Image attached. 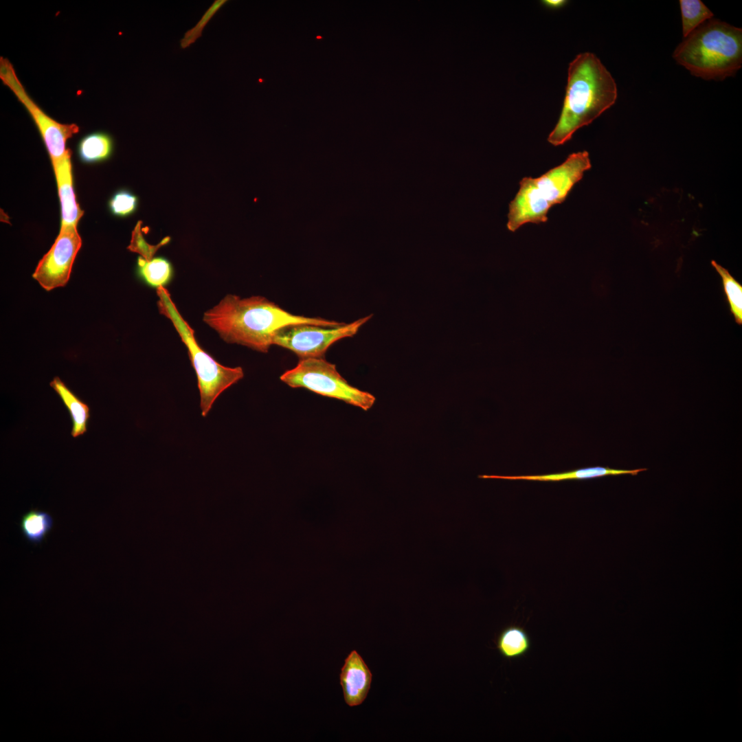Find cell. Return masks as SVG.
I'll return each mask as SVG.
<instances>
[{"mask_svg": "<svg viewBox=\"0 0 742 742\" xmlns=\"http://www.w3.org/2000/svg\"><path fill=\"white\" fill-rule=\"evenodd\" d=\"M280 379L291 387L305 388L366 411L373 406L376 400L372 394L349 384L336 366L323 357L300 359L297 364L285 371Z\"/></svg>", "mask_w": 742, "mask_h": 742, "instance_id": "cell-6", "label": "cell"}, {"mask_svg": "<svg viewBox=\"0 0 742 742\" xmlns=\"http://www.w3.org/2000/svg\"><path fill=\"white\" fill-rule=\"evenodd\" d=\"M81 245L77 227H60L54 244L38 263L33 278L48 291L64 286Z\"/></svg>", "mask_w": 742, "mask_h": 742, "instance_id": "cell-9", "label": "cell"}, {"mask_svg": "<svg viewBox=\"0 0 742 742\" xmlns=\"http://www.w3.org/2000/svg\"><path fill=\"white\" fill-rule=\"evenodd\" d=\"M157 294L159 313L171 321L188 349L196 375L201 415L205 417L218 396L243 378V370L241 367H227L216 361L199 344L194 330L177 310L168 290L163 286L159 287Z\"/></svg>", "mask_w": 742, "mask_h": 742, "instance_id": "cell-5", "label": "cell"}, {"mask_svg": "<svg viewBox=\"0 0 742 742\" xmlns=\"http://www.w3.org/2000/svg\"><path fill=\"white\" fill-rule=\"evenodd\" d=\"M139 225L140 224L138 223L133 232L132 240L128 248L131 251L140 254L144 258L150 260L153 258V256L159 247L166 245L170 241V238H165L157 245H150L143 238L142 233L140 232Z\"/></svg>", "mask_w": 742, "mask_h": 742, "instance_id": "cell-22", "label": "cell"}, {"mask_svg": "<svg viewBox=\"0 0 742 742\" xmlns=\"http://www.w3.org/2000/svg\"><path fill=\"white\" fill-rule=\"evenodd\" d=\"M20 530L23 538L32 545L41 544L53 527V519L45 511L31 509L20 519Z\"/></svg>", "mask_w": 742, "mask_h": 742, "instance_id": "cell-17", "label": "cell"}, {"mask_svg": "<svg viewBox=\"0 0 742 742\" xmlns=\"http://www.w3.org/2000/svg\"><path fill=\"white\" fill-rule=\"evenodd\" d=\"M679 5L684 38L714 16L700 0H679Z\"/></svg>", "mask_w": 742, "mask_h": 742, "instance_id": "cell-18", "label": "cell"}, {"mask_svg": "<svg viewBox=\"0 0 742 742\" xmlns=\"http://www.w3.org/2000/svg\"><path fill=\"white\" fill-rule=\"evenodd\" d=\"M0 78L23 105L34 121L49 154L51 162L63 159L70 150L67 141L79 132L76 124H62L50 116L33 100L16 76L10 60L0 58Z\"/></svg>", "mask_w": 742, "mask_h": 742, "instance_id": "cell-7", "label": "cell"}, {"mask_svg": "<svg viewBox=\"0 0 742 742\" xmlns=\"http://www.w3.org/2000/svg\"><path fill=\"white\" fill-rule=\"evenodd\" d=\"M50 386L59 395L69 412L72 421L71 436L76 438L85 434L90 416L89 406L80 400L58 377L54 378Z\"/></svg>", "mask_w": 742, "mask_h": 742, "instance_id": "cell-14", "label": "cell"}, {"mask_svg": "<svg viewBox=\"0 0 742 742\" xmlns=\"http://www.w3.org/2000/svg\"><path fill=\"white\" fill-rule=\"evenodd\" d=\"M137 273L139 278L152 287H164L173 277V267L170 262L164 257H155L146 260L142 256L137 258Z\"/></svg>", "mask_w": 742, "mask_h": 742, "instance_id": "cell-16", "label": "cell"}, {"mask_svg": "<svg viewBox=\"0 0 742 742\" xmlns=\"http://www.w3.org/2000/svg\"><path fill=\"white\" fill-rule=\"evenodd\" d=\"M645 468L636 469H616L604 466H592L583 468L572 471L537 475H519V476H503V475H479L480 478H496L504 480H524L532 481H562L567 480H586L596 477H601L609 475H636L639 473L647 471Z\"/></svg>", "mask_w": 742, "mask_h": 742, "instance_id": "cell-12", "label": "cell"}, {"mask_svg": "<svg viewBox=\"0 0 742 742\" xmlns=\"http://www.w3.org/2000/svg\"><path fill=\"white\" fill-rule=\"evenodd\" d=\"M591 166L588 153L577 152L539 177L523 178L509 204L508 229L515 232L526 223L546 222L549 210L565 201Z\"/></svg>", "mask_w": 742, "mask_h": 742, "instance_id": "cell-4", "label": "cell"}, {"mask_svg": "<svg viewBox=\"0 0 742 742\" xmlns=\"http://www.w3.org/2000/svg\"><path fill=\"white\" fill-rule=\"evenodd\" d=\"M711 265L721 278L723 289L730 307V311L735 322L742 324V285L730 273V272L717 264L715 260Z\"/></svg>", "mask_w": 742, "mask_h": 742, "instance_id": "cell-19", "label": "cell"}, {"mask_svg": "<svg viewBox=\"0 0 742 742\" xmlns=\"http://www.w3.org/2000/svg\"><path fill=\"white\" fill-rule=\"evenodd\" d=\"M71 150L63 159L52 163L56 177L61 209L60 227L75 226L84 212L76 202L73 185Z\"/></svg>", "mask_w": 742, "mask_h": 742, "instance_id": "cell-11", "label": "cell"}, {"mask_svg": "<svg viewBox=\"0 0 742 742\" xmlns=\"http://www.w3.org/2000/svg\"><path fill=\"white\" fill-rule=\"evenodd\" d=\"M226 2L227 1L225 0L214 1L196 25L185 33L183 38L181 40V46L182 48L189 47L201 36L202 31L205 25Z\"/></svg>", "mask_w": 742, "mask_h": 742, "instance_id": "cell-21", "label": "cell"}, {"mask_svg": "<svg viewBox=\"0 0 742 742\" xmlns=\"http://www.w3.org/2000/svg\"><path fill=\"white\" fill-rule=\"evenodd\" d=\"M617 95L616 83L599 58L591 52L579 54L569 65L562 111L548 142L564 144L613 106Z\"/></svg>", "mask_w": 742, "mask_h": 742, "instance_id": "cell-2", "label": "cell"}, {"mask_svg": "<svg viewBox=\"0 0 742 742\" xmlns=\"http://www.w3.org/2000/svg\"><path fill=\"white\" fill-rule=\"evenodd\" d=\"M565 0H544L542 3L547 7L552 9H557L563 7L567 3Z\"/></svg>", "mask_w": 742, "mask_h": 742, "instance_id": "cell-23", "label": "cell"}, {"mask_svg": "<svg viewBox=\"0 0 742 742\" xmlns=\"http://www.w3.org/2000/svg\"><path fill=\"white\" fill-rule=\"evenodd\" d=\"M372 316L334 327L310 324L288 325L276 333L273 345L291 350L300 359L323 357L332 344L354 336Z\"/></svg>", "mask_w": 742, "mask_h": 742, "instance_id": "cell-8", "label": "cell"}, {"mask_svg": "<svg viewBox=\"0 0 742 742\" xmlns=\"http://www.w3.org/2000/svg\"><path fill=\"white\" fill-rule=\"evenodd\" d=\"M138 199L131 191L122 189L116 191L110 198L108 206L110 212L115 216L127 217L137 210Z\"/></svg>", "mask_w": 742, "mask_h": 742, "instance_id": "cell-20", "label": "cell"}, {"mask_svg": "<svg viewBox=\"0 0 742 742\" xmlns=\"http://www.w3.org/2000/svg\"><path fill=\"white\" fill-rule=\"evenodd\" d=\"M673 57L693 76L723 80L741 67L742 29L711 19L684 38Z\"/></svg>", "mask_w": 742, "mask_h": 742, "instance_id": "cell-3", "label": "cell"}, {"mask_svg": "<svg viewBox=\"0 0 742 742\" xmlns=\"http://www.w3.org/2000/svg\"><path fill=\"white\" fill-rule=\"evenodd\" d=\"M501 655L508 660L517 659L530 650L531 642L525 629L519 626L510 625L504 628L496 641Z\"/></svg>", "mask_w": 742, "mask_h": 742, "instance_id": "cell-15", "label": "cell"}, {"mask_svg": "<svg viewBox=\"0 0 742 742\" xmlns=\"http://www.w3.org/2000/svg\"><path fill=\"white\" fill-rule=\"evenodd\" d=\"M339 677L345 702L352 707L361 704L370 688L372 673L357 651L345 659Z\"/></svg>", "mask_w": 742, "mask_h": 742, "instance_id": "cell-10", "label": "cell"}, {"mask_svg": "<svg viewBox=\"0 0 742 742\" xmlns=\"http://www.w3.org/2000/svg\"><path fill=\"white\" fill-rule=\"evenodd\" d=\"M203 322L229 344L267 352L276 333L291 324H310L334 327L343 324L322 317L294 315L263 296L249 297L229 294L207 311Z\"/></svg>", "mask_w": 742, "mask_h": 742, "instance_id": "cell-1", "label": "cell"}, {"mask_svg": "<svg viewBox=\"0 0 742 742\" xmlns=\"http://www.w3.org/2000/svg\"><path fill=\"white\" fill-rule=\"evenodd\" d=\"M113 148V139L109 133L95 131L87 134L80 139L76 152L81 162L92 164L109 159Z\"/></svg>", "mask_w": 742, "mask_h": 742, "instance_id": "cell-13", "label": "cell"}]
</instances>
